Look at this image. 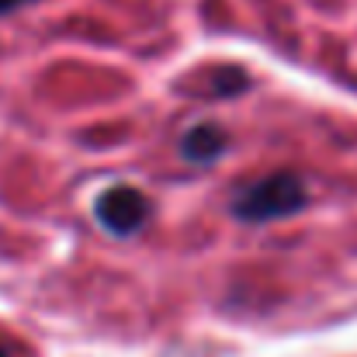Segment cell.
I'll use <instances>...</instances> for the list:
<instances>
[{
  "label": "cell",
  "instance_id": "cell-4",
  "mask_svg": "<svg viewBox=\"0 0 357 357\" xmlns=\"http://www.w3.org/2000/svg\"><path fill=\"white\" fill-rule=\"evenodd\" d=\"M239 87H246V73L229 70V66L215 70V77H212V91H215V94L229 98V94H239Z\"/></svg>",
  "mask_w": 357,
  "mask_h": 357
},
{
  "label": "cell",
  "instance_id": "cell-3",
  "mask_svg": "<svg viewBox=\"0 0 357 357\" xmlns=\"http://www.w3.org/2000/svg\"><path fill=\"white\" fill-rule=\"evenodd\" d=\"M229 149V132L215 121H202V125H191L184 135H181V156L198 163V167H208L215 160H222Z\"/></svg>",
  "mask_w": 357,
  "mask_h": 357
},
{
  "label": "cell",
  "instance_id": "cell-2",
  "mask_svg": "<svg viewBox=\"0 0 357 357\" xmlns=\"http://www.w3.org/2000/svg\"><path fill=\"white\" fill-rule=\"evenodd\" d=\"M94 219L101 222L105 233L112 236H135L149 219H153V202L128 184H115L98 195L94 202Z\"/></svg>",
  "mask_w": 357,
  "mask_h": 357
},
{
  "label": "cell",
  "instance_id": "cell-5",
  "mask_svg": "<svg viewBox=\"0 0 357 357\" xmlns=\"http://www.w3.org/2000/svg\"><path fill=\"white\" fill-rule=\"evenodd\" d=\"M28 3H35V0H0V14H14V10H21Z\"/></svg>",
  "mask_w": 357,
  "mask_h": 357
},
{
  "label": "cell",
  "instance_id": "cell-1",
  "mask_svg": "<svg viewBox=\"0 0 357 357\" xmlns=\"http://www.w3.org/2000/svg\"><path fill=\"white\" fill-rule=\"evenodd\" d=\"M309 205V188L298 174L291 170H278V174H267L246 188H239L233 195V215L257 226V222H278V219H288L295 212H302Z\"/></svg>",
  "mask_w": 357,
  "mask_h": 357
},
{
  "label": "cell",
  "instance_id": "cell-6",
  "mask_svg": "<svg viewBox=\"0 0 357 357\" xmlns=\"http://www.w3.org/2000/svg\"><path fill=\"white\" fill-rule=\"evenodd\" d=\"M0 357H14V354H10V351H7V347H0Z\"/></svg>",
  "mask_w": 357,
  "mask_h": 357
}]
</instances>
